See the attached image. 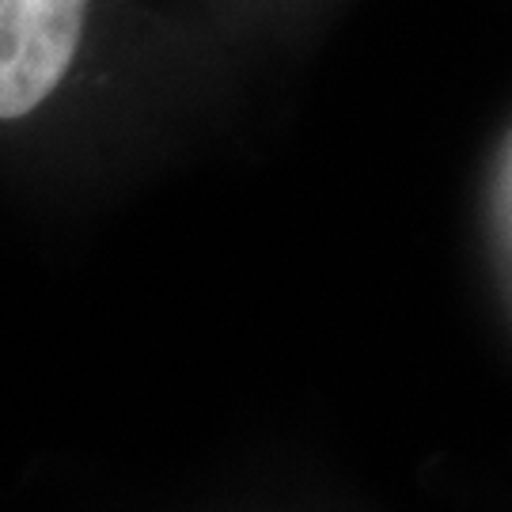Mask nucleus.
<instances>
[{"label": "nucleus", "instance_id": "f257e3e1", "mask_svg": "<svg viewBox=\"0 0 512 512\" xmlns=\"http://www.w3.org/2000/svg\"><path fill=\"white\" fill-rule=\"evenodd\" d=\"M88 0H0V118L38 110L65 73L84 35Z\"/></svg>", "mask_w": 512, "mask_h": 512}]
</instances>
